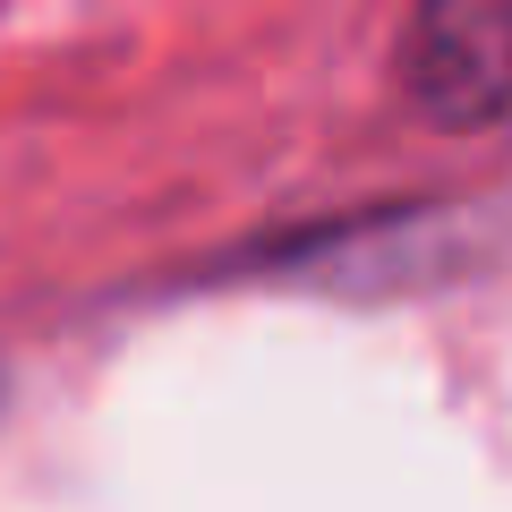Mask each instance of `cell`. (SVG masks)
I'll list each match as a JSON object with an SVG mask.
<instances>
[{"mask_svg":"<svg viewBox=\"0 0 512 512\" xmlns=\"http://www.w3.org/2000/svg\"><path fill=\"white\" fill-rule=\"evenodd\" d=\"M419 103L453 111H495L512 94V9H427L410 18V52H402Z\"/></svg>","mask_w":512,"mask_h":512,"instance_id":"1","label":"cell"}]
</instances>
